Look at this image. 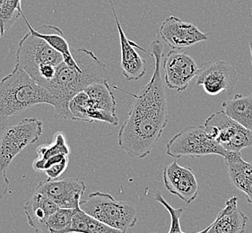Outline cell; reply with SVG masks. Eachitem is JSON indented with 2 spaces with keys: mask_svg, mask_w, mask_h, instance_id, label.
Here are the masks:
<instances>
[{
  "mask_svg": "<svg viewBox=\"0 0 252 233\" xmlns=\"http://www.w3.org/2000/svg\"><path fill=\"white\" fill-rule=\"evenodd\" d=\"M68 163L69 155L61 153L45 161L35 159L32 162V168L36 172L46 173L50 179H57L66 172Z\"/></svg>",
  "mask_w": 252,
  "mask_h": 233,
  "instance_id": "obj_22",
  "label": "cell"
},
{
  "mask_svg": "<svg viewBox=\"0 0 252 233\" xmlns=\"http://www.w3.org/2000/svg\"><path fill=\"white\" fill-rule=\"evenodd\" d=\"M6 170L1 166L0 164V201L5 198L8 188H9V179L6 176Z\"/></svg>",
  "mask_w": 252,
  "mask_h": 233,
  "instance_id": "obj_27",
  "label": "cell"
},
{
  "mask_svg": "<svg viewBox=\"0 0 252 233\" xmlns=\"http://www.w3.org/2000/svg\"><path fill=\"white\" fill-rule=\"evenodd\" d=\"M208 136L227 152H241L252 146V131L227 116L223 111L215 112L204 124Z\"/></svg>",
  "mask_w": 252,
  "mask_h": 233,
  "instance_id": "obj_9",
  "label": "cell"
},
{
  "mask_svg": "<svg viewBox=\"0 0 252 233\" xmlns=\"http://www.w3.org/2000/svg\"><path fill=\"white\" fill-rule=\"evenodd\" d=\"M162 41L172 50H182L207 41L209 33H204L191 23L181 20L174 15L168 16L160 26Z\"/></svg>",
  "mask_w": 252,
  "mask_h": 233,
  "instance_id": "obj_13",
  "label": "cell"
},
{
  "mask_svg": "<svg viewBox=\"0 0 252 233\" xmlns=\"http://www.w3.org/2000/svg\"><path fill=\"white\" fill-rule=\"evenodd\" d=\"M223 158L232 184L244 193L248 202L252 204V162L244 161L241 152H228Z\"/></svg>",
  "mask_w": 252,
  "mask_h": 233,
  "instance_id": "obj_18",
  "label": "cell"
},
{
  "mask_svg": "<svg viewBox=\"0 0 252 233\" xmlns=\"http://www.w3.org/2000/svg\"><path fill=\"white\" fill-rule=\"evenodd\" d=\"M238 72L233 66L222 60H210L199 66L196 85L204 88L208 95L215 96L222 92L231 94L236 87Z\"/></svg>",
  "mask_w": 252,
  "mask_h": 233,
  "instance_id": "obj_10",
  "label": "cell"
},
{
  "mask_svg": "<svg viewBox=\"0 0 252 233\" xmlns=\"http://www.w3.org/2000/svg\"><path fill=\"white\" fill-rule=\"evenodd\" d=\"M60 207L51 199L40 193L36 192L32 198L26 202L25 213L31 227L37 233H51L47 222L51 214Z\"/></svg>",
  "mask_w": 252,
  "mask_h": 233,
  "instance_id": "obj_17",
  "label": "cell"
},
{
  "mask_svg": "<svg viewBox=\"0 0 252 233\" xmlns=\"http://www.w3.org/2000/svg\"><path fill=\"white\" fill-rule=\"evenodd\" d=\"M43 122L36 117H27L11 127H6L0 138V164L5 170L26 147L40 139Z\"/></svg>",
  "mask_w": 252,
  "mask_h": 233,
  "instance_id": "obj_8",
  "label": "cell"
},
{
  "mask_svg": "<svg viewBox=\"0 0 252 233\" xmlns=\"http://www.w3.org/2000/svg\"><path fill=\"white\" fill-rule=\"evenodd\" d=\"M78 68L66 65L63 61L57 68L56 76L46 89L56 101V112L63 118H70L69 102L76 93L96 83L110 81L106 66L94 52L84 48L72 49Z\"/></svg>",
  "mask_w": 252,
  "mask_h": 233,
  "instance_id": "obj_2",
  "label": "cell"
},
{
  "mask_svg": "<svg viewBox=\"0 0 252 233\" xmlns=\"http://www.w3.org/2000/svg\"><path fill=\"white\" fill-rule=\"evenodd\" d=\"M155 200L161 204L164 207L166 208L167 211L171 215V226H170V231L168 233H183L181 228V217H182V213H183V209L182 208L172 207L170 204L167 202L166 200L161 196V193L157 191L154 196ZM209 229V226L206 229H204L201 232L197 233H207V231Z\"/></svg>",
  "mask_w": 252,
  "mask_h": 233,
  "instance_id": "obj_26",
  "label": "cell"
},
{
  "mask_svg": "<svg viewBox=\"0 0 252 233\" xmlns=\"http://www.w3.org/2000/svg\"><path fill=\"white\" fill-rule=\"evenodd\" d=\"M163 69L167 87L177 91H183L192 79L197 77L199 66L186 52L172 50L164 58Z\"/></svg>",
  "mask_w": 252,
  "mask_h": 233,
  "instance_id": "obj_12",
  "label": "cell"
},
{
  "mask_svg": "<svg viewBox=\"0 0 252 233\" xmlns=\"http://www.w3.org/2000/svg\"><path fill=\"white\" fill-rule=\"evenodd\" d=\"M227 151L208 136L204 126H189L177 133L166 145V154L175 159L217 154L225 157Z\"/></svg>",
  "mask_w": 252,
  "mask_h": 233,
  "instance_id": "obj_7",
  "label": "cell"
},
{
  "mask_svg": "<svg viewBox=\"0 0 252 233\" xmlns=\"http://www.w3.org/2000/svg\"><path fill=\"white\" fill-rule=\"evenodd\" d=\"M15 58V66L25 70L36 83L45 68L59 66L64 61L61 53L30 31L21 40Z\"/></svg>",
  "mask_w": 252,
  "mask_h": 233,
  "instance_id": "obj_6",
  "label": "cell"
},
{
  "mask_svg": "<svg viewBox=\"0 0 252 233\" xmlns=\"http://www.w3.org/2000/svg\"><path fill=\"white\" fill-rule=\"evenodd\" d=\"M70 233H126L121 230L112 228L111 226L97 221L80 208L76 209L74 214Z\"/></svg>",
  "mask_w": 252,
  "mask_h": 233,
  "instance_id": "obj_21",
  "label": "cell"
},
{
  "mask_svg": "<svg viewBox=\"0 0 252 233\" xmlns=\"http://www.w3.org/2000/svg\"><path fill=\"white\" fill-rule=\"evenodd\" d=\"M22 0H5L0 8V27L5 33L23 14Z\"/></svg>",
  "mask_w": 252,
  "mask_h": 233,
  "instance_id": "obj_25",
  "label": "cell"
},
{
  "mask_svg": "<svg viewBox=\"0 0 252 233\" xmlns=\"http://www.w3.org/2000/svg\"><path fill=\"white\" fill-rule=\"evenodd\" d=\"M4 1H5V0H0V8H1V6H2V5H3Z\"/></svg>",
  "mask_w": 252,
  "mask_h": 233,
  "instance_id": "obj_31",
  "label": "cell"
},
{
  "mask_svg": "<svg viewBox=\"0 0 252 233\" xmlns=\"http://www.w3.org/2000/svg\"><path fill=\"white\" fill-rule=\"evenodd\" d=\"M248 221L247 215L238 208L237 197H232L209 225L207 233H245Z\"/></svg>",
  "mask_w": 252,
  "mask_h": 233,
  "instance_id": "obj_16",
  "label": "cell"
},
{
  "mask_svg": "<svg viewBox=\"0 0 252 233\" xmlns=\"http://www.w3.org/2000/svg\"><path fill=\"white\" fill-rule=\"evenodd\" d=\"M4 34H5V33H4V31L2 30V28L0 27V38H2V37L4 36Z\"/></svg>",
  "mask_w": 252,
  "mask_h": 233,
  "instance_id": "obj_30",
  "label": "cell"
},
{
  "mask_svg": "<svg viewBox=\"0 0 252 233\" xmlns=\"http://www.w3.org/2000/svg\"><path fill=\"white\" fill-rule=\"evenodd\" d=\"M109 2L111 5L114 18L116 21L118 31H119V37H120V42H121V68H122L123 76H125L126 80L128 81H138L146 74L147 63L135 51L134 48L140 49L142 51L146 53L147 51L141 48L140 46L137 45L134 41H130L126 38V34L121 27L112 0H109Z\"/></svg>",
  "mask_w": 252,
  "mask_h": 233,
  "instance_id": "obj_15",
  "label": "cell"
},
{
  "mask_svg": "<svg viewBox=\"0 0 252 233\" xmlns=\"http://www.w3.org/2000/svg\"><path fill=\"white\" fill-rule=\"evenodd\" d=\"M86 184L77 177L63 179L47 178L39 183L36 192L51 199L60 208L77 209L86 191Z\"/></svg>",
  "mask_w": 252,
  "mask_h": 233,
  "instance_id": "obj_11",
  "label": "cell"
},
{
  "mask_svg": "<svg viewBox=\"0 0 252 233\" xmlns=\"http://www.w3.org/2000/svg\"><path fill=\"white\" fill-rule=\"evenodd\" d=\"M78 209V208H77ZM76 209L60 208L48 219L47 225L51 233H70L71 225Z\"/></svg>",
  "mask_w": 252,
  "mask_h": 233,
  "instance_id": "obj_24",
  "label": "cell"
},
{
  "mask_svg": "<svg viewBox=\"0 0 252 233\" xmlns=\"http://www.w3.org/2000/svg\"><path fill=\"white\" fill-rule=\"evenodd\" d=\"M79 208L97 221L125 233L137 222V213L133 205L116 200L107 193H91L86 200H81Z\"/></svg>",
  "mask_w": 252,
  "mask_h": 233,
  "instance_id": "obj_5",
  "label": "cell"
},
{
  "mask_svg": "<svg viewBox=\"0 0 252 233\" xmlns=\"http://www.w3.org/2000/svg\"><path fill=\"white\" fill-rule=\"evenodd\" d=\"M8 124V117L3 116L0 115V138L2 137L3 132L5 131V128Z\"/></svg>",
  "mask_w": 252,
  "mask_h": 233,
  "instance_id": "obj_28",
  "label": "cell"
},
{
  "mask_svg": "<svg viewBox=\"0 0 252 233\" xmlns=\"http://www.w3.org/2000/svg\"><path fill=\"white\" fill-rule=\"evenodd\" d=\"M222 108L227 116L252 131V93L247 96L236 94L222 102Z\"/></svg>",
  "mask_w": 252,
  "mask_h": 233,
  "instance_id": "obj_20",
  "label": "cell"
},
{
  "mask_svg": "<svg viewBox=\"0 0 252 233\" xmlns=\"http://www.w3.org/2000/svg\"><path fill=\"white\" fill-rule=\"evenodd\" d=\"M162 54L163 46L159 40H155L151 44L155 72L150 81L142 87L137 94L113 87L134 98L128 116L119 132V146L131 157L143 159L148 156L168 124L166 92L164 80L161 76Z\"/></svg>",
  "mask_w": 252,
  "mask_h": 233,
  "instance_id": "obj_1",
  "label": "cell"
},
{
  "mask_svg": "<svg viewBox=\"0 0 252 233\" xmlns=\"http://www.w3.org/2000/svg\"><path fill=\"white\" fill-rule=\"evenodd\" d=\"M70 148L66 141V135L63 132H57L53 136L51 144L47 146H40L37 148V160L45 161L58 154H70Z\"/></svg>",
  "mask_w": 252,
  "mask_h": 233,
  "instance_id": "obj_23",
  "label": "cell"
},
{
  "mask_svg": "<svg viewBox=\"0 0 252 233\" xmlns=\"http://www.w3.org/2000/svg\"><path fill=\"white\" fill-rule=\"evenodd\" d=\"M249 48H250V51H251V57H252V41L249 42Z\"/></svg>",
  "mask_w": 252,
  "mask_h": 233,
  "instance_id": "obj_29",
  "label": "cell"
},
{
  "mask_svg": "<svg viewBox=\"0 0 252 233\" xmlns=\"http://www.w3.org/2000/svg\"><path fill=\"white\" fill-rule=\"evenodd\" d=\"M22 16L26 22L31 33L43 39L55 51L61 53V55L63 56L64 62L66 63V65L72 66V67H76V68L79 67V66L76 64L74 57L72 55V51H71L70 47L68 45V42L66 41L63 31L60 28H58L56 26H50L52 32H40L32 27L27 20L26 15L24 14V12L22 14Z\"/></svg>",
  "mask_w": 252,
  "mask_h": 233,
  "instance_id": "obj_19",
  "label": "cell"
},
{
  "mask_svg": "<svg viewBox=\"0 0 252 233\" xmlns=\"http://www.w3.org/2000/svg\"><path fill=\"white\" fill-rule=\"evenodd\" d=\"M115 96L109 82L96 83L76 93L69 102L71 119L111 126L119 124Z\"/></svg>",
  "mask_w": 252,
  "mask_h": 233,
  "instance_id": "obj_4",
  "label": "cell"
},
{
  "mask_svg": "<svg viewBox=\"0 0 252 233\" xmlns=\"http://www.w3.org/2000/svg\"><path fill=\"white\" fill-rule=\"evenodd\" d=\"M37 104L55 107L56 101L46 88L15 66L14 70L0 81V115L9 117Z\"/></svg>",
  "mask_w": 252,
  "mask_h": 233,
  "instance_id": "obj_3",
  "label": "cell"
},
{
  "mask_svg": "<svg viewBox=\"0 0 252 233\" xmlns=\"http://www.w3.org/2000/svg\"><path fill=\"white\" fill-rule=\"evenodd\" d=\"M162 178L167 190L187 204H191L197 198L199 188L191 168L183 167L174 161L164 168Z\"/></svg>",
  "mask_w": 252,
  "mask_h": 233,
  "instance_id": "obj_14",
  "label": "cell"
}]
</instances>
